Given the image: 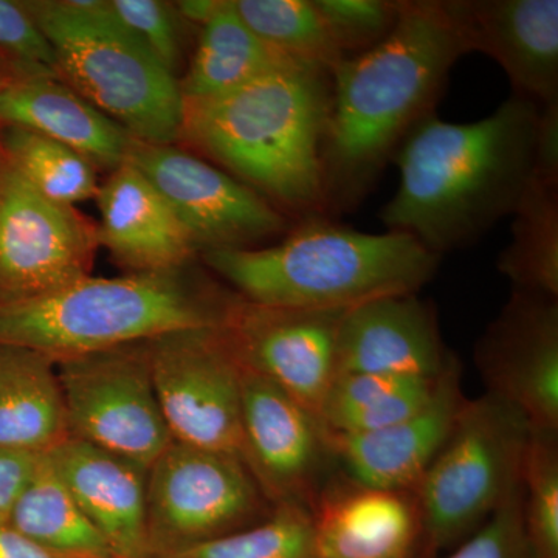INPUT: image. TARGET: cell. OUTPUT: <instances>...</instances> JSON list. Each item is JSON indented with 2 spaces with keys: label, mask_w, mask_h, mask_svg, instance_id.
I'll list each match as a JSON object with an SVG mask.
<instances>
[{
  "label": "cell",
  "mask_w": 558,
  "mask_h": 558,
  "mask_svg": "<svg viewBox=\"0 0 558 558\" xmlns=\"http://www.w3.org/2000/svg\"><path fill=\"white\" fill-rule=\"evenodd\" d=\"M468 53L444 0H400L388 38L337 65L322 149L328 218L368 196L410 132L435 116Z\"/></svg>",
  "instance_id": "obj_1"
},
{
  "label": "cell",
  "mask_w": 558,
  "mask_h": 558,
  "mask_svg": "<svg viewBox=\"0 0 558 558\" xmlns=\"http://www.w3.org/2000/svg\"><path fill=\"white\" fill-rule=\"evenodd\" d=\"M538 110L512 95L473 123L436 113L418 123L392 159L399 186L381 208V223L438 256L475 244L513 215L531 183Z\"/></svg>",
  "instance_id": "obj_2"
},
{
  "label": "cell",
  "mask_w": 558,
  "mask_h": 558,
  "mask_svg": "<svg viewBox=\"0 0 558 558\" xmlns=\"http://www.w3.org/2000/svg\"><path fill=\"white\" fill-rule=\"evenodd\" d=\"M332 84L288 62L238 89L183 100L180 140L301 219L326 215L322 149Z\"/></svg>",
  "instance_id": "obj_3"
},
{
  "label": "cell",
  "mask_w": 558,
  "mask_h": 558,
  "mask_svg": "<svg viewBox=\"0 0 558 558\" xmlns=\"http://www.w3.org/2000/svg\"><path fill=\"white\" fill-rule=\"evenodd\" d=\"M202 258L250 303L330 312L413 295L440 260L410 234L363 233L328 216L301 219L277 245L211 250Z\"/></svg>",
  "instance_id": "obj_4"
},
{
  "label": "cell",
  "mask_w": 558,
  "mask_h": 558,
  "mask_svg": "<svg viewBox=\"0 0 558 558\" xmlns=\"http://www.w3.org/2000/svg\"><path fill=\"white\" fill-rule=\"evenodd\" d=\"M236 299L202 282L190 266L87 277L50 295L0 307V343L36 349L58 362L179 330L222 328Z\"/></svg>",
  "instance_id": "obj_5"
},
{
  "label": "cell",
  "mask_w": 558,
  "mask_h": 558,
  "mask_svg": "<svg viewBox=\"0 0 558 558\" xmlns=\"http://www.w3.org/2000/svg\"><path fill=\"white\" fill-rule=\"evenodd\" d=\"M24 5L50 40L65 84L138 142L174 145L180 140L179 80L110 14L106 0Z\"/></svg>",
  "instance_id": "obj_6"
},
{
  "label": "cell",
  "mask_w": 558,
  "mask_h": 558,
  "mask_svg": "<svg viewBox=\"0 0 558 558\" xmlns=\"http://www.w3.org/2000/svg\"><path fill=\"white\" fill-rule=\"evenodd\" d=\"M532 425L484 392L465 399L442 449L413 488L421 537L432 553L454 548L521 484Z\"/></svg>",
  "instance_id": "obj_7"
},
{
  "label": "cell",
  "mask_w": 558,
  "mask_h": 558,
  "mask_svg": "<svg viewBox=\"0 0 558 558\" xmlns=\"http://www.w3.org/2000/svg\"><path fill=\"white\" fill-rule=\"evenodd\" d=\"M271 509L241 458L172 440L148 469L150 557L171 556L252 526Z\"/></svg>",
  "instance_id": "obj_8"
},
{
  "label": "cell",
  "mask_w": 558,
  "mask_h": 558,
  "mask_svg": "<svg viewBox=\"0 0 558 558\" xmlns=\"http://www.w3.org/2000/svg\"><path fill=\"white\" fill-rule=\"evenodd\" d=\"M57 369L69 438L146 469L172 442L154 388L146 341L58 360Z\"/></svg>",
  "instance_id": "obj_9"
},
{
  "label": "cell",
  "mask_w": 558,
  "mask_h": 558,
  "mask_svg": "<svg viewBox=\"0 0 558 558\" xmlns=\"http://www.w3.org/2000/svg\"><path fill=\"white\" fill-rule=\"evenodd\" d=\"M146 344L172 440L244 461L242 365L222 328L179 330Z\"/></svg>",
  "instance_id": "obj_10"
},
{
  "label": "cell",
  "mask_w": 558,
  "mask_h": 558,
  "mask_svg": "<svg viewBox=\"0 0 558 558\" xmlns=\"http://www.w3.org/2000/svg\"><path fill=\"white\" fill-rule=\"evenodd\" d=\"M97 227L33 189L0 154V307L90 277Z\"/></svg>",
  "instance_id": "obj_11"
},
{
  "label": "cell",
  "mask_w": 558,
  "mask_h": 558,
  "mask_svg": "<svg viewBox=\"0 0 558 558\" xmlns=\"http://www.w3.org/2000/svg\"><path fill=\"white\" fill-rule=\"evenodd\" d=\"M126 161L163 197L197 252L255 248L288 229L266 197L174 145L134 140Z\"/></svg>",
  "instance_id": "obj_12"
},
{
  "label": "cell",
  "mask_w": 558,
  "mask_h": 558,
  "mask_svg": "<svg viewBox=\"0 0 558 558\" xmlns=\"http://www.w3.org/2000/svg\"><path fill=\"white\" fill-rule=\"evenodd\" d=\"M344 312L260 306L238 295L222 330L244 368L274 381L318 418L337 376Z\"/></svg>",
  "instance_id": "obj_13"
},
{
  "label": "cell",
  "mask_w": 558,
  "mask_h": 558,
  "mask_svg": "<svg viewBox=\"0 0 558 558\" xmlns=\"http://www.w3.org/2000/svg\"><path fill=\"white\" fill-rule=\"evenodd\" d=\"M244 461L271 502L314 508L333 457L329 433L274 381L242 366Z\"/></svg>",
  "instance_id": "obj_14"
},
{
  "label": "cell",
  "mask_w": 558,
  "mask_h": 558,
  "mask_svg": "<svg viewBox=\"0 0 558 558\" xmlns=\"http://www.w3.org/2000/svg\"><path fill=\"white\" fill-rule=\"evenodd\" d=\"M486 392L534 429L558 432V299L512 290L475 347Z\"/></svg>",
  "instance_id": "obj_15"
},
{
  "label": "cell",
  "mask_w": 558,
  "mask_h": 558,
  "mask_svg": "<svg viewBox=\"0 0 558 558\" xmlns=\"http://www.w3.org/2000/svg\"><path fill=\"white\" fill-rule=\"evenodd\" d=\"M469 53L498 62L515 97L558 102V0H444Z\"/></svg>",
  "instance_id": "obj_16"
},
{
  "label": "cell",
  "mask_w": 558,
  "mask_h": 558,
  "mask_svg": "<svg viewBox=\"0 0 558 558\" xmlns=\"http://www.w3.org/2000/svg\"><path fill=\"white\" fill-rule=\"evenodd\" d=\"M457 362L440 336L435 307L416 293L368 301L341 317L337 376L440 377Z\"/></svg>",
  "instance_id": "obj_17"
},
{
  "label": "cell",
  "mask_w": 558,
  "mask_h": 558,
  "mask_svg": "<svg viewBox=\"0 0 558 558\" xmlns=\"http://www.w3.org/2000/svg\"><path fill=\"white\" fill-rule=\"evenodd\" d=\"M461 366H453L439 381L436 395L411 416L360 435H330L333 457L349 480L385 490L413 492L433 459L449 438L459 410L465 402Z\"/></svg>",
  "instance_id": "obj_18"
},
{
  "label": "cell",
  "mask_w": 558,
  "mask_h": 558,
  "mask_svg": "<svg viewBox=\"0 0 558 558\" xmlns=\"http://www.w3.org/2000/svg\"><path fill=\"white\" fill-rule=\"evenodd\" d=\"M46 454L116 558H153L146 521L148 469L75 438Z\"/></svg>",
  "instance_id": "obj_19"
},
{
  "label": "cell",
  "mask_w": 558,
  "mask_h": 558,
  "mask_svg": "<svg viewBox=\"0 0 558 558\" xmlns=\"http://www.w3.org/2000/svg\"><path fill=\"white\" fill-rule=\"evenodd\" d=\"M98 245L130 274L190 266L197 248L148 179L124 161L98 189Z\"/></svg>",
  "instance_id": "obj_20"
},
{
  "label": "cell",
  "mask_w": 558,
  "mask_h": 558,
  "mask_svg": "<svg viewBox=\"0 0 558 558\" xmlns=\"http://www.w3.org/2000/svg\"><path fill=\"white\" fill-rule=\"evenodd\" d=\"M312 517L318 558H409L421 537L409 492L352 480L322 490Z\"/></svg>",
  "instance_id": "obj_21"
},
{
  "label": "cell",
  "mask_w": 558,
  "mask_h": 558,
  "mask_svg": "<svg viewBox=\"0 0 558 558\" xmlns=\"http://www.w3.org/2000/svg\"><path fill=\"white\" fill-rule=\"evenodd\" d=\"M0 126L54 140L109 172L126 161L135 140L60 78L7 81L0 87Z\"/></svg>",
  "instance_id": "obj_22"
},
{
  "label": "cell",
  "mask_w": 558,
  "mask_h": 558,
  "mask_svg": "<svg viewBox=\"0 0 558 558\" xmlns=\"http://www.w3.org/2000/svg\"><path fill=\"white\" fill-rule=\"evenodd\" d=\"M68 438L57 360L0 343V449L46 454Z\"/></svg>",
  "instance_id": "obj_23"
},
{
  "label": "cell",
  "mask_w": 558,
  "mask_h": 558,
  "mask_svg": "<svg viewBox=\"0 0 558 558\" xmlns=\"http://www.w3.org/2000/svg\"><path fill=\"white\" fill-rule=\"evenodd\" d=\"M293 62L270 49L238 16L233 0L201 28L185 76L179 81L183 100L219 97L264 73Z\"/></svg>",
  "instance_id": "obj_24"
},
{
  "label": "cell",
  "mask_w": 558,
  "mask_h": 558,
  "mask_svg": "<svg viewBox=\"0 0 558 558\" xmlns=\"http://www.w3.org/2000/svg\"><path fill=\"white\" fill-rule=\"evenodd\" d=\"M9 523L43 548L69 558H116L89 517L40 454L35 472L22 488Z\"/></svg>",
  "instance_id": "obj_25"
},
{
  "label": "cell",
  "mask_w": 558,
  "mask_h": 558,
  "mask_svg": "<svg viewBox=\"0 0 558 558\" xmlns=\"http://www.w3.org/2000/svg\"><path fill=\"white\" fill-rule=\"evenodd\" d=\"M442 376L339 374L323 400L319 422L330 435H360L389 427L424 409Z\"/></svg>",
  "instance_id": "obj_26"
},
{
  "label": "cell",
  "mask_w": 558,
  "mask_h": 558,
  "mask_svg": "<svg viewBox=\"0 0 558 558\" xmlns=\"http://www.w3.org/2000/svg\"><path fill=\"white\" fill-rule=\"evenodd\" d=\"M512 241L498 270L513 290L558 299V182L532 175L513 211Z\"/></svg>",
  "instance_id": "obj_27"
},
{
  "label": "cell",
  "mask_w": 558,
  "mask_h": 558,
  "mask_svg": "<svg viewBox=\"0 0 558 558\" xmlns=\"http://www.w3.org/2000/svg\"><path fill=\"white\" fill-rule=\"evenodd\" d=\"M238 16L288 60L332 75L344 54L337 49L314 0H233Z\"/></svg>",
  "instance_id": "obj_28"
},
{
  "label": "cell",
  "mask_w": 558,
  "mask_h": 558,
  "mask_svg": "<svg viewBox=\"0 0 558 558\" xmlns=\"http://www.w3.org/2000/svg\"><path fill=\"white\" fill-rule=\"evenodd\" d=\"M0 154L47 199L62 205L97 196V168L54 140L16 126H0Z\"/></svg>",
  "instance_id": "obj_29"
},
{
  "label": "cell",
  "mask_w": 558,
  "mask_h": 558,
  "mask_svg": "<svg viewBox=\"0 0 558 558\" xmlns=\"http://www.w3.org/2000/svg\"><path fill=\"white\" fill-rule=\"evenodd\" d=\"M160 558H318L312 509L278 502L252 526Z\"/></svg>",
  "instance_id": "obj_30"
},
{
  "label": "cell",
  "mask_w": 558,
  "mask_h": 558,
  "mask_svg": "<svg viewBox=\"0 0 558 558\" xmlns=\"http://www.w3.org/2000/svg\"><path fill=\"white\" fill-rule=\"evenodd\" d=\"M521 505L534 558H558V432L532 429L521 468Z\"/></svg>",
  "instance_id": "obj_31"
},
{
  "label": "cell",
  "mask_w": 558,
  "mask_h": 558,
  "mask_svg": "<svg viewBox=\"0 0 558 558\" xmlns=\"http://www.w3.org/2000/svg\"><path fill=\"white\" fill-rule=\"evenodd\" d=\"M0 70L9 81L60 78L53 47L24 2L0 0Z\"/></svg>",
  "instance_id": "obj_32"
},
{
  "label": "cell",
  "mask_w": 558,
  "mask_h": 558,
  "mask_svg": "<svg viewBox=\"0 0 558 558\" xmlns=\"http://www.w3.org/2000/svg\"><path fill=\"white\" fill-rule=\"evenodd\" d=\"M314 5L344 57L379 46L400 13V0H314Z\"/></svg>",
  "instance_id": "obj_33"
},
{
  "label": "cell",
  "mask_w": 558,
  "mask_h": 558,
  "mask_svg": "<svg viewBox=\"0 0 558 558\" xmlns=\"http://www.w3.org/2000/svg\"><path fill=\"white\" fill-rule=\"evenodd\" d=\"M108 9L178 78L183 62V21L175 7L160 0H109Z\"/></svg>",
  "instance_id": "obj_34"
},
{
  "label": "cell",
  "mask_w": 558,
  "mask_h": 558,
  "mask_svg": "<svg viewBox=\"0 0 558 558\" xmlns=\"http://www.w3.org/2000/svg\"><path fill=\"white\" fill-rule=\"evenodd\" d=\"M432 558H534L524 527L521 484L450 554Z\"/></svg>",
  "instance_id": "obj_35"
},
{
  "label": "cell",
  "mask_w": 558,
  "mask_h": 558,
  "mask_svg": "<svg viewBox=\"0 0 558 558\" xmlns=\"http://www.w3.org/2000/svg\"><path fill=\"white\" fill-rule=\"evenodd\" d=\"M39 457L0 449V521L9 520L11 509L35 472Z\"/></svg>",
  "instance_id": "obj_36"
},
{
  "label": "cell",
  "mask_w": 558,
  "mask_h": 558,
  "mask_svg": "<svg viewBox=\"0 0 558 558\" xmlns=\"http://www.w3.org/2000/svg\"><path fill=\"white\" fill-rule=\"evenodd\" d=\"M0 558H69L43 548L13 524L0 521Z\"/></svg>",
  "instance_id": "obj_37"
},
{
  "label": "cell",
  "mask_w": 558,
  "mask_h": 558,
  "mask_svg": "<svg viewBox=\"0 0 558 558\" xmlns=\"http://www.w3.org/2000/svg\"><path fill=\"white\" fill-rule=\"evenodd\" d=\"M222 2L223 0H185V2L174 3V7L180 20L202 28L218 13Z\"/></svg>",
  "instance_id": "obj_38"
},
{
  "label": "cell",
  "mask_w": 558,
  "mask_h": 558,
  "mask_svg": "<svg viewBox=\"0 0 558 558\" xmlns=\"http://www.w3.org/2000/svg\"><path fill=\"white\" fill-rule=\"evenodd\" d=\"M7 81H9V80H7V76H5V75H3L2 70H0V87H2V86H3V84H5V83H7Z\"/></svg>",
  "instance_id": "obj_39"
}]
</instances>
